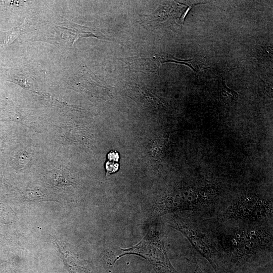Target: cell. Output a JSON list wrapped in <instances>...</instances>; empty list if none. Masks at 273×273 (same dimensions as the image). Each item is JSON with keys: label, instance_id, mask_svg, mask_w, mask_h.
I'll use <instances>...</instances> for the list:
<instances>
[{"label": "cell", "instance_id": "obj_1", "mask_svg": "<svg viewBox=\"0 0 273 273\" xmlns=\"http://www.w3.org/2000/svg\"><path fill=\"white\" fill-rule=\"evenodd\" d=\"M230 269L240 267L254 254L272 245V234L263 228L240 230L224 240Z\"/></svg>", "mask_w": 273, "mask_h": 273}, {"label": "cell", "instance_id": "obj_2", "mask_svg": "<svg viewBox=\"0 0 273 273\" xmlns=\"http://www.w3.org/2000/svg\"><path fill=\"white\" fill-rule=\"evenodd\" d=\"M113 259L114 265L120 257L129 255L141 256L151 264L155 273H178L171 264L165 242L156 229L148 231L140 242L128 248H120Z\"/></svg>", "mask_w": 273, "mask_h": 273}, {"label": "cell", "instance_id": "obj_3", "mask_svg": "<svg viewBox=\"0 0 273 273\" xmlns=\"http://www.w3.org/2000/svg\"><path fill=\"white\" fill-rule=\"evenodd\" d=\"M272 215V204L255 197L241 198L232 204L224 212L222 218H238L256 221Z\"/></svg>", "mask_w": 273, "mask_h": 273}, {"label": "cell", "instance_id": "obj_4", "mask_svg": "<svg viewBox=\"0 0 273 273\" xmlns=\"http://www.w3.org/2000/svg\"><path fill=\"white\" fill-rule=\"evenodd\" d=\"M169 225L181 233L194 248L209 262L215 271L217 273V266L213 259L210 249L203 240L201 235L185 222L177 218H172Z\"/></svg>", "mask_w": 273, "mask_h": 273}, {"label": "cell", "instance_id": "obj_5", "mask_svg": "<svg viewBox=\"0 0 273 273\" xmlns=\"http://www.w3.org/2000/svg\"><path fill=\"white\" fill-rule=\"evenodd\" d=\"M129 70L144 73H155L159 75L161 63L159 58L135 56L118 59Z\"/></svg>", "mask_w": 273, "mask_h": 273}, {"label": "cell", "instance_id": "obj_6", "mask_svg": "<svg viewBox=\"0 0 273 273\" xmlns=\"http://www.w3.org/2000/svg\"><path fill=\"white\" fill-rule=\"evenodd\" d=\"M161 64L166 62H172L183 64L189 67L198 78V74L201 71L209 68L210 67L203 66L202 57L193 58L189 60H180L173 56H162L159 58Z\"/></svg>", "mask_w": 273, "mask_h": 273}, {"label": "cell", "instance_id": "obj_7", "mask_svg": "<svg viewBox=\"0 0 273 273\" xmlns=\"http://www.w3.org/2000/svg\"><path fill=\"white\" fill-rule=\"evenodd\" d=\"M62 259L70 273H89L88 268L80 259L62 251L59 247Z\"/></svg>", "mask_w": 273, "mask_h": 273}, {"label": "cell", "instance_id": "obj_8", "mask_svg": "<svg viewBox=\"0 0 273 273\" xmlns=\"http://www.w3.org/2000/svg\"><path fill=\"white\" fill-rule=\"evenodd\" d=\"M219 87L220 89V95L225 100L231 99V101H232L236 98L238 93L227 87L222 77H220L219 78Z\"/></svg>", "mask_w": 273, "mask_h": 273}, {"label": "cell", "instance_id": "obj_9", "mask_svg": "<svg viewBox=\"0 0 273 273\" xmlns=\"http://www.w3.org/2000/svg\"><path fill=\"white\" fill-rule=\"evenodd\" d=\"M106 175H109L117 171L119 164L117 162L108 161L106 163Z\"/></svg>", "mask_w": 273, "mask_h": 273}, {"label": "cell", "instance_id": "obj_10", "mask_svg": "<svg viewBox=\"0 0 273 273\" xmlns=\"http://www.w3.org/2000/svg\"><path fill=\"white\" fill-rule=\"evenodd\" d=\"M108 161L117 162L119 158V153L116 151H111L107 155Z\"/></svg>", "mask_w": 273, "mask_h": 273}, {"label": "cell", "instance_id": "obj_11", "mask_svg": "<svg viewBox=\"0 0 273 273\" xmlns=\"http://www.w3.org/2000/svg\"><path fill=\"white\" fill-rule=\"evenodd\" d=\"M192 263L194 267V273H204L200 268L195 256L193 257Z\"/></svg>", "mask_w": 273, "mask_h": 273}]
</instances>
